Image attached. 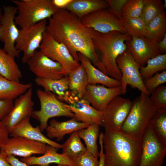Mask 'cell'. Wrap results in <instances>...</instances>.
Instances as JSON below:
<instances>
[{"label": "cell", "instance_id": "ffe728a7", "mask_svg": "<svg viewBox=\"0 0 166 166\" xmlns=\"http://www.w3.org/2000/svg\"><path fill=\"white\" fill-rule=\"evenodd\" d=\"M30 118H26L13 128L10 135L11 137L21 136L28 139L45 143L58 150L61 148V144L50 140L43 134L39 126L34 127L30 123Z\"/></svg>", "mask_w": 166, "mask_h": 166}, {"label": "cell", "instance_id": "9c48e42d", "mask_svg": "<svg viewBox=\"0 0 166 166\" xmlns=\"http://www.w3.org/2000/svg\"><path fill=\"white\" fill-rule=\"evenodd\" d=\"M47 24V21L45 19L19 30L15 47L20 52H23L22 59L23 63H27L37 49L39 48Z\"/></svg>", "mask_w": 166, "mask_h": 166}, {"label": "cell", "instance_id": "f546056e", "mask_svg": "<svg viewBox=\"0 0 166 166\" xmlns=\"http://www.w3.org/2000/svg\"><path fill=\"white\" fill-rule=\"evenodd\" d=\"M147 26L145 37L157 43L166 34V16L164 10L151 20Z\"/></svg>", "mask_w": 166, "mask_h": 166}, {"label": "cell", "instance_id": "5b68a950", "mask_svg": "<svg viewBox=\"0 0 166 166\" xmlns=\"http://www.w3.org/2000/svg\"><path fill=\"white\" fill-rule=\"evenodd\" d=\"M12 1L17 9L15 23L21 29L30 26L49 18L59 10L52 0H12Z\"/></svg>", "mask_w": 166, "mask_h": 166}, {"label": "cell", "instance_id": "b9f144b4", "mask_svg": "<svg viewBox=\"0 0 166 166\" xmlns=\"http://www.w3.org/2000/svg\"><path fill=\"white\" fill-rule=\"evenodd\" d=\"M9 132L6 127L0 121V146L4 144L9 138Z\"/></svg>", "mask_w": 166, "mask_h": 166}, {"label": "cell", "instance_id": "52a82bcc", "mask_svg": "<svg viewBox=\"0 0 166 166\" xmlns=\"http://www.w3.org/2000/svg\"><path fill=\"white\" fill-rule=\"evenodd\" d=\"M116 62L121 73V86L123 94L126 92L128 85L133 89L150 96L146 90L140 71V67L127 49L117 58Z\"/></svg>", "mask_w": 166, "mask_h": 166}, {"label": "cell", "instance_id": "4316f807", "mask_svg": "<svg viewBox=\"0 0 166 166\" xmlns=\"http://www.w3.org/2000/svg\"><path fill=\"white\" fill-rule=\"evenodd\" d=\"M36 84L42 87L44 91L52 93L56 95L57 98L62 101L69 90L68 76L58 79H51L36 77Z\"/></svg>", "mask_w": 166, "mask_h": 166}, {"label": "cell", "instance_id": "4fadbf2b", "mask_svg": "<svg viewBox=\"0 0 166 166\" xmlns=\"http://www.w3.org/2000/svg\"><path fill=\"white\" fill-rule=\"evenodd\" d=\"M80 21L85 27L100 33L105 34L118 31L127 33L121 20L107 9L89 13L83 17Z\"/></svg>", "mask_w": 166, "mask_h": 166}, {"label": "cell", "instance_id": "5bb4252c", "mask_svg": "<svg viewBox=\"0 0 166 166\" xmlns=\"http://www.w3.org/2000/svg\"><path fill=\"white\" fill-rule=\"evenodd\" d=\"M132 101L120 96L115 97L103 111V126L120 131L130 112Z\"/></svg>", "mask_w": 166, "mask_h": 166}, {"label": "cell", "instance_id": "f6af8a7d", "mask_svg": "<svg viewBox=\"0 0 166 166\" xmlns=\"http://www.w3.org/2000/svg\"><path fill=\"white\" fill-rule=\"evenodd\" d=\"M72 0H52L55 6L59 10L64 9Z\"/></svg>", "mask_w": 166, "mask_h": 166}, {"label": "cell", "instance_id": "c3c4849f", "mask_svg": "<svg viewBox=\"0 0 166 166\" xmlns=\"http://www.w3.org/2000/svg\"><path fill=\"white\" fill-rule=\"evenodd\" d=\"M2 14L1 9L0 7V26H1V20L2 17Z\"/></svg>", "mask_w": 166, "mask_h": 166}, {"label": "cell", "instance_id": "74e56055", "mask_svg": "<svg viewBox=\"0 0 166 166\" xmlns=\"http://www.w3.org/2000/svg\"><path fill=\"white\" fill-rule=\"evenodd\" d=\"M145 87L150 94L158 87L166 82V71L157 73L144 81Z\"/></svg>", "mask_w": 166, "mask_h": 166}, {"label": "cell", "instance_id": "bcb514c9", "mask_svg": "<svg viewBox=\"0 0 166 166\" xmlns=\"http://www.w3.org/2000/svg\"><path fill=\"white\" fill-rule=\"evenodd\" d=\"M159 49L161 54H164L166 52V34L163 38L157 43Z\"/></svg>", "mask_w": 166, "mask_h": 166}, {"label": "cell", "instance_id": "ac0fdd59", "mask_svg": "<svg viewBox=\"0 0 166 166\" xmlns=\"http://www.w3.org/2000/svg\"><path fill=\"white\" fill-rule=\"evenodd\" d=\"M123 94L121 86L109 88L88 84L84 98L96 109L103 111L116 97Z\"/></svg>", "mask_w": 166, "mask_h": 166}, {"label": "cell", "instance_id": "8fae6325", "mask_svg": "<svg viewBox=\"0 0 166 166\" xmlns=\"http://www.w3.org/2000/svg\"><path fill=\"white\" fill-rule=\"evenodd\" d=\"M3 9L0 26V41L4 44L2 49L14 57L18 58L20 52L15 47L19 32L15 22L17 9L16 6H3Z\"/></svg>", "mask_w": 166, "mask_h": 166}, {"label": "cell", "instance_id": "44dd1931", "mask_svg": "<svg viewBox=\"0 0 166 166\" xmlns=\"http://www.w3.org/2000/svg\"><path fill=\"white\" fill-rule=\"evenodd\" d=\"M58 149L47 145L46 151L42 156L22 158L21 160L29 165L46 166L51 163H56L69 166H77L72 159L63 154L58 153Z\"/></svg>", "mask_w": 166, "mask_h": 166}, {"label": "cell", "instance_id": "8992f818", "mask_svg": "<svg viewBox=\"0 0 166 166\" xmlns=\"http://www.w3.org/2000/svg\"><path fill=\"white\" fill-rule=\"evenodd\" d=\"M36 93L40 109L34 111L31 117L39 121L42 132L47 127L48 121L50 118L61 116L74 118V114L65 106V103L58 99L54 93L41 89H38Z\"/></svg>", "mask_w": 166, "mask_h": 166}, {"label": "cell", "instance_id": "9a60e30c", "mask_svg": "<svg viewBox=\"0 0 166 166\" xmlns=\"http://www.w3.org/2000/svg\"><path fill=\"white\" fill-rule=\"evenodd\" d=\"M47 144L21 136H14L0 146V154L6 157L10 155L26 158L36 154H44Z\"/></svg>", "mask_w": 166, "mask_h": 166}, {"label": "cell", "instance_id": "cb8c5ba5", "mask_svg": "<svg viewBox=\"0 0 166 166\" xmlns=\"http://www.w3.org/2000/svg\"><path fill=\"white\" fill-rule=\"evenodd\" d=\"M109 7L105 0H72L64 9L73 13L81 20L89 13Z\"/></svg>", "mask_w": 166, "mask_h": 166}, {"label": "cell", "instance_id": "d4e9b609", "mask_svg": "<svg viewBox=\"0 0 166 166\" xmlns=\"http://www.w3.org/2000/svg\"><path fill=\"white\" fill-rule=\"evenodd\" d=\"M0 74L7 79L20 82L22 74L15 58L0 47Z\"/></svg>", "mask_w": 166, "mask_h": 166}, {"label": "cell", "instance_id": "d6a6232c", "mask_svg": "<svg viewBox=\"0 0 166 166\" xmlns=\"http://www.w3.org/2000/svg\"><path fill=\"white\" fill-rule=\"evenodd\" d=\"M122 25L127 33L132 37H145L147 26L140 17L123 18Z\"/></svg>", "mask_w": 166, "mask_h": 166}, {"label": "cell", "instance_id": "3957f363", "mask_svg": "<svg viewBox=\"0 0 166 166\" xmlns=\"http://www.w3.org/2000/svg\"><path fill=\"white\" fill-rule=\"evenodd\" d=\"M132 38L128 33L118 31L105 34L97 32L93 43L95 50L100 53V59L109 77L120 81L121 73L116 60L119 55L127 49L125 42Z\"/></svg>", "mask_w": 166, "mask_h": 166}, {"label": "cell", "instance_id": "681fc988", "mask_svg": "<svg viewBox=\"0 0 166 166\" xmlns=\"http://www.w3.org/2000/svg\"><path fill=\"white\" fill-rule=\"evenodd\" d=\"M164 3H163L164 6V8H165L166 7V0H164Z\"/></svg>", "mask_w": 166, "mask_h": 166}, {"label": "cell", "instance_id": "7bdbcfd3", "mask_svg": "<svg viewBox=\"0 0 166 166\" xmlns=\"http://www.w3.org/2000/svg\"><path fill=\"white\" fill-rule=\"evenodd\" d=\"M7 162L11 166H30L21 161H20L14 155H10L6 158ZM36 166H49V165L46 166L37 165Z\"/></svg>", "mask_w": 166, "mask_h": 166}, {"label": "cell", "instance_id": "30bf717a", "mask_svg": "<svg viewBox=\"0 0 166 166\" xmlns=\"http://www.w3.org/2000/svg\"><path fill=\"white\" fill-rule=\"evenodd\" d=\"M63 101L67 103L65 106L74 114L73 119L77 121L89 125L103 126L102 112L93 108L84 98H80L69 90Z\"/></svg>", "mask_w": 166, "mask_h": 166}, {"label": "cell", "instance_id": "277c9868", "mask_svg": "<svg viewBox=\"0 0 166 166\" xmlns=\"http://www.w3.org/2000/svg\"><path fill=\"white\" fill-rule=\"evenodd\" d=\"M157 110L150 96L141 92L132 101L121 131L132 137L142 138Z\"/></svg>", "mask_w": 166, "mask_h": 166}, {"label": "cell", "instance_id": "f1b7e54d", "mask_svg": "<svg viewBox=\"0 0 166 166\" xmlns=\"http://www.w3.org/2000/svg\"><path fill=\"white\" fill-rule=\"evenodd\" d=\"M100 126L97 124H90L86 128L77 131L79 137L85 142L86 149L97 158L99 157V152L97 142Z\"/></svg>", "mask_w": 166, "mask_h": 166}, {"label": "cell", "instance_id": "ee69618b", "mask_svg": "<svg viewBox=\"0 0 166 166\" xmlns=\"http://www.w3.org/2000/svg\"><path fill=\"white\" fill-rule=\"evenodd\" d=\"M103 133H100L99 136V143L100 145V150L99 152V166H105L104 164V154L103 145Z\"/></svg>", "mask_w": 166, "mask_h": 166}, {"label": "cell", "instance_id": "836d02e7", "mask_svg": "<svg viewBox=\"0 0 166 166\" xmlns=\"http://www.w3.org/2000/svg\"><path fill=\"white\" fill-rule=\"evenodd\" d=\"M165 9L161 0H144L140 17L147 26L155 17L161 14Z\"/></svg>", "mask_w": 166, "mask_h": 166}, {"label": "cell", "instance_id": "7402d4cb", "mask_svg": "<svg viewBox=\"0 0 166 166\" xmlns=\"http://www.w3.org/2000/svg\"><path fill=\"white\" fill-rule=\"evenodd\" d=\"M89 124L77 121L73 118L60 122L55 119L51 120L45 129L47 136L49 138H56L57 141L63 140L64 136L73 132L86 128Z\"/></svg>", "mask_w": 166, "mask_h": 166}, {"label": "cell", "instance_id": "f35d334b", "mask_svg": "<svg viewBox=\"0 0 166 166\" xmlns=\"http://www.w3.org/2000/svg\"><path fill=\"white\" fill-rule=\"evenodd\" d=\"M73 160L77 166H99L98 158L87 149L83 153Z\"/></svg>", "mask_w": 166, "mask_h": 166}, {"label": "cell", "instance_id": "e0dca14e", "mask_svg": "<svg viewBox=\"0 0 166 166\" xmlns=\"http://www.w3.org/2000/svg\"><path fill=\"white\" fill-rule=\"evenodd\" d=\"M32 95L33 90L31 88L15 99L12 109L1 121L10 134L19 123L31 116L34 104L32 100Z\"/></svg>", "mask_w": 166, "mask_h": 166}, {"label": "cell", "instance_id": "603a6c76", "mask_svg": "<svg viewBox=\"0 0 166 166\" xmlns=\"http://www.w3.org/2000/svg\"><path fill=\"white\" fill-rule=\"evenodd\" d=\"M79 60L84 66L86 73L88 84H100L108 87L112 88L121 86V81L106 75L97 68L86 57L78 53Z\"/></svg>", "mask_w": 166, "mask_h": 166}, {"label": "cell", "instance_id": "484cf974", "mask_svg": "<svg viewBox=\"0 0 166 166\" xmlns=\"http://www.w3.org/2000/svg\"><path fill=\"white\" fill-rule=\"evenodd\" d=\"M32 86L31 83L23 84L9 80L0 74V100H14Z\"/></svg>", "mask_w": 166, "mask_h": 166}, {"label": "cell", "instance_id": "d590c367", "mask_svg": "<svg viewBox=\"0 0 166 166\" xmlns=\"http://www.w3.org/2000/svg\"><path fill=\"white\" fill-rule=\"evenodd\" d=\"M144 0H127L122 11V18L140 17Z\"/></svg>", "mask_w": 166, "mask_h": 166}, {"label": "cell", "instance_id": "83f0119b", "mask_svg": "<svg viewBox=\"0 0 166 166\" xmlns=\"http://www.w3.org/2000/svg\"><path fill=\"white\" fill-rule=\"evenodd\" d=\"M69 90L79 98H83L88 84L85 69L82 64L68 74Z\"/></svg>", "mask_w": 166, "mask_h": 166}, {"label": "cell", "instance_id": "60d3db41", "mask_svg": "<svg viewBox=\"0 0 166 166\" xmlns=\"http://www.w3.org/2000/svg\"><path fill=\"white\" fill-rule=\"evenodd\" d=\"M14 105V100H0V121H1L10 112Z\"/></svg>", "mask_w": 166, "mask_h": 166}, {"label": "cell", "instance_id": "7a4b0ae2", "mask_svg": "<svg viewBox=\"0 0 166 166\" xmlns=\"http://www.w3.org/2000/svg\"><path fill=\"white\" fill-rule=\"evenodd\" d=\"M105 128L103 136L105 166H139L143 137L135 138L121 131Z\"/></svg>", "mask_w": 166, "mask_h": 166}, {"label": "cell", "instance_id": "1f68e13d", "mask_svg": "<svg viewBox=\"0 0 166 166\" xmlns=\"http://www.w3.org/2000/svg\"><path fill=\"white\" fill-rule=\"evenodd\" d=\"M147 65L141 67L140 71L143 81L159 71L166 69V54H159L149 59Z\"/></svg>", "mask_w": 166, "mask_h": 166}, {"label": "cell", "instance_id": "7c38bea8", "mask_svg": "<svg viewBox=\"0 0 166 166\" xmlns=\"http://www.w3.org/2000/svg\"><path fill=\"white\" fill-rule=\"evenodd\" d=\"M39 49L47 57L60 64L68 74L80 65L79 62L74 60L64 44L56 41L45 32L43 34Z\"/></svg>", "mask_w": 166, "mask_h": 166}, {"label": "cell", "instance_id": "8d00e7d4", "mask_svg": "<svg viewBox=\"0 0 166 166\" xmlns=\"http://www.w3.org/2000/svg\"><path fill=\"white\" fill-rule=\"evenodd\" d=\"M150 98L157 109H166V86L161 85L151 93Z\"/></svg>", "mask_w": 166, "mask_h": 166}, {"label": "cell", "instance_id": "4dcf8cb0", "mask_svg": "<svg viewBox=\"0 0 166 166\" xmlns=\"http://www.w3.org/2000/svg\"><path fill=\"white\" fill-rule=\"evenodd\" d=\"M62 154L73 159L81 155L86 150L82 143L77 131L71 133L69 138L61 144Z\"/></svg>", "mask_w": 166, "mask_h": 166}, {"label": "cell", "instance_id": "f907efd6", "mask_svg": "<svg viewBox=\"0 0 166 166\" xmlns=\"http://www.w3.org/2000/svg\"><path fill=\"white\" fill-rule=\"evenodd\" d=\"M57 166H69L67 165H63V164H58Z\"/></svg>", "mask_w": 166, "mask_h": 166}, {"label": "cell", "instance_id": "ab89813d", "mask_svg": "<svg viewBox=\"0 0 166 166\" xmlns=\"http://www.w3.org/2000/svg\"><path fill=\"white\" fill-rule=\"evenodd\" d=\"M109 7L108 10L117 16L121 21L122 11L127 0H105Z\"/></svg>", "mask_w": 166, "mask_h": 166}, {"label": "cell", "instance_id": "6da1fadb", "mask_svg": "<svg viewBox=\"0 0 166 166\" xmlns=\"http://www.w3.org/2000/svg\"><path fill=\"white\" fill-rule=\"evenodd\" d=\"M49 19L45 32L64 44L75 61L79 62L77 53H81L94 66L108 75L93 43L97 31L85 26L75 15L65 9L59 10Z\"/></svg>", "mask_w": 166, "mask_h": 166}, {"label": "cell", "instance_id": "ba28073f", "mask_svg": "<svg viewBox=\"0 0 166 166\" xmlns=\"http://www.w3.org/2000/svg\"><path fill=\"white\" fill-rule=\"evenodd\" d=\"M166 156V144L160 139L150 124L143 137L139 166H162Z\"/></svg>", "mask_w": 166, "mask_h": 166}, {"label": "cell", "instance_id": "2e32d148", "mask_svg": "<svg viewBox=\"0 0 166 166\" xmlns=\"http://www.w3.org/2000/svg\"><path fill=\"white\" fill-rule=\"evenodd\" d=\"M27 63L30 71L37 77L58 79L68 76L60 64L49 58L40 50L36 51Z\"/></svg>", "mask_w": 166, "mask_h": 166}, {"label": "cell", "instance_id": "d6986e66", "mask_svg": "<svg viewBox=\"0 0 166 166\" xmlns=\"http://www.w3.org/2000/svg\"><path fill=\"white\" fill-rule=\"evenodd\" d=\"M125 42L127 49L140 67L144 66L149 59L161 54L157 43L146 37H132Z\"/></svg>", "mask_w": 166, "mask_h": 166}, {"label": "cell", "instance_id": "e575fe53", "mask_svg": "<svg viewBox=\"0 0 166 166\" xmlns=\"http://www.w3.org/2000/svg\"><path fill=\"white\" fill-rule=\"evenodd\" d=\"M150 124L159 137L166 144V109H157Z\"/></svg>", "mask_w": 166, "mask_h": 166}, {"label": "cell", "instance_id": "7dc6e473", "mask_svg": "<svg viewBox=\"0 0 166 166\" xmlns=\"http://www.w3.org/2000/svg\"><path fill=\"white\" fill-rule=\"evenodd\" d=\"M6 158L0 154V166H11L7 161Z\"/></svg>", "mask_w": 166, "mask_h": 166}]
</instances>
